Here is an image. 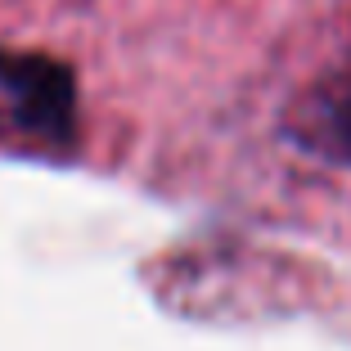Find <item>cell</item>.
Returning a JSON list of instances; mask_svg holds the SVG:
<instances>
[{
	"label": "cell",
	"mask_w": 351,
	"mask_h": 351,
	"mask_svg": "<svg viewBox=\"0 0 351 351\" xmlns=\"http://www.w3.org/2000/svg\"><path fill=\"white\" fill-rule=\"evenodd\" d=\"M0 95L10 99V126L50 154H73L82 145V95L77 73L54 54L0 50Z\"/></svg>",
	"instance_id": "6da1fadb"
},
{
	"label": "cell",
	"mask_w": 351,
	"mask_h": 351,
	"mask_svg": "<svg viewBox=\"0 0 351 351\" xmlns=\"http://www.w3.org/2000/svg\"><path fill=\"white\" fill-rule=\"evenodd\" d=\"M279 140L298 158L351 171V36L279 108Z\"/></svg>",
	"instance_id": "7a4b0ae2"
}]
</instances>
